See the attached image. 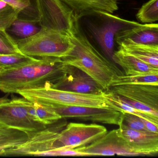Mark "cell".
I'll return each instance as SVG.
<instances>
[{
  "label": "cell",
  "instance_id": "6",
  "mask_svg": "<svg viewBox=\"0 0 158 158\" xmlns=\"http://www.w3.org/2000/svg\"><path fill=\"white\" fill-rule=\"evenodd\" d=\"M107 133L106 127L97 124L70 122L59 133L53 149H75L95 142Z\"/></svg>",
  "mask_w": 158,
  "mask_h": 158
},
{
  "label": "cell",
  "instance_id": "5",
  "mask_svg": "<svg viewBox=\"0 0 158 158\" xmlns=\"http://www.w3.org/2000/svg\"><path fill=\"white\" fill-rule=\"evenodd\" d=\"M109 90L145 114L158 127V87L138 84L112 85Z\"/></svg>",
  "mask_w": 158,
  "mask_h": 158
},
{
  "label": "cell",
  "instance_id": "28",
  "mask_svg": "<svg viewBox=\"0 0 158 158\" xmlns=\"http://www.w3.org/2000/svg\"><path fill=\"white\" fill-rule=\"evenodd\" d=\"M89 156L88 154L77 151L75 149H53L50 151L42 152L37 155V156Z\"/></svg>",
  "mask_w": 158,
  "mask_h": 158
},
{
  "label": "cell",
  "instance_id": "2",
  "mask_svg": "<svg viewBox=\"0 0 158 158\" xmlns=\"http://www.w3.org/2000/svg\"><path fill=\"white\" fill-rule=\"evenodd\" d=\"M69 66L62 58H35L19 67L0 70V91L6 93H16L18 91L44 86H51L64 79Z\"/></svg>",
  "mask_w": 158,
  "mask_h": 158
},
{
  "label": "cell",
  "instance_id": "26",
  "mask_svg": "<svg viewBox=\"0 0 158 158\" xmlns=\"http://www.w3.org/2000/svg\"><path fill=\"white\" fill-rule=\"evenodd\" d=\"M16 43L6 31L0 29V55L20 53Z\"/></svg>",
  "mask_w": 158,
  "mask_h": 158
},
{
  "label": "cell",
  "instance_id": "1",
  "mask_svg": "<svg viewBox=\"0 0 158 158\" xmlns=\"http://www.w3.org/2000/svg\"><path fill=\"white\" fill-rule=\"evenodd\" d=\"M66 34L75 48L68 56L62 59L66 65L75 67L89 75L104 91L110 89L117 77L124 75L114 62L106 58L93 46L76 16Z\"/></svg>",
  "mask_w": 158,
  "mask_h": 158
},
{
  "label": "cell",
  "instance_id": "30",
  "mask_svg": "<svg viewBox=\"0 0 158 158\" xmlns=\"http://www.w3.org/2000/svg\"><path fill=\"white\" fill-rule=\"evenodd\" d=\"M142 120L144 123L147 130L151 132L158 133V127L156 125H155L152 122L148 121L143 119H142Z\"/></svg>",
  "mask_w": 158,
  "mask_h": 158
},
{
  "label": "cell",
  "instance_id": "20",
  "mask_svg": "<svg viewBox=\"0 0 158 158\" xmlns=\"http://www.w3.org/2000/svg\"><path fill=\"white\" fill-rule=\"evenodd\" d=\"M29 133L23 131L6 128L0 125V156L25 143L29 137Z\"/></svg>",
  "mask_w": 158,
  "mask_h": 158
},
{
  "label": "cell",
  "instance_id": "4",
  "mask_svg": "<svg viewBox=\"0 0 158 158\" xmlns=\"http://www.w3.org/2000/svg\"><path fill=\"white\" fill-rule=\"evenodd\" d=\"M21 53L35 58H63L68 56L75 45L69 36L57 30L42 28L33 36L16 43Z\"/></svg>",
  "mask_w": 158,
  "mask_h": 158
},
{
  "label": "cell",
  "instance_id": "7",
  "mask_svg": "<svg viewBox=\"0 0 158 158\" xmlns=\"http://www.w3.org/2000/svg\"><path fill=\"white\" fill-rule=\"evenodd\" d=\"M98 15L104 19L103 22L99 25L90 23L89 29L106 55L112 61L117 34L124 30L139 26L141 23L123 19L107 12H102Z\"/></svg>",
  "mask_w": 158,
  "mask_h": 158
},
{
  "label": "cell",
  "instance_id": "31",
  "mask_svg": "<svg viewBox=\"0 0 158 158\" xmlns=\"http://www.w3.org/2000/svg\"><path fill=\"white\" fill-rule=\"evenodd\" d=\"M156 153H158V149L157 150L156 152Z\"/></svg>",
  "mask_w": 158,
  "mask_h": 158
},
{
  "label": "cell",
  "instance_id": "13",
  "mask_svg": "<svg viewBox=\"0 0 158 158\" xmlns=\"http://www.w3.org/2000/svg\"><path fill=\"white\" fill-rule=\"evenodd\" d=\"M115 42L119 45L158 46V23L141 24L117 34Z\"/></svg>",
  "mask_w": 158,
  "mask_h": 158
},
{
  "label": "cell",
  "instance_id": "10",
  "mask_svg": "<svg viewBox=\"0 0 158 158\" xmlns=\"http://www.w3.org/2000/svg\"><path fill=\"white\" fill-rule=\"evenodd\" d=\"M35 1L41 27L66 33L75 16L72 10L60 0Z\"/></svg>",
  "mask_w": 158,
  "mask_h": 158
},
{
  "label": "cell",
  "instance_id": "16",
  "mask_svg": "<svg viewBox=\"0 0 158 158\" xmlns=\"http://www.w3.org/2000/svg\"><path fill=\"white\" fill-rule=\"evenodd\" d=\"M80 19L86 16L99 15L102 12L113 14L118 10L115 0H60Z\"/></svg>",
  "mask_w": 158,
  "mask_h": 158
},
{
  "label": "cell",
  "instance_id": "32",
  "mask_svg": "<svg viewBox=\"0 0 158 158\" xmlns=\"http://www.w3.org/2000/svg\"><path fill=\"white\" fill-rule=\"evenodd\" d=\"M115 1H118V0H115Z\"/></svg>",
  "mask_w": 158,
  "mask_h": 158
},
{
  "label": "cell",
  "instance_id": "11",
  "mask_svg": "<svg viewBox=\"0 0 158 158\" xmlns=\"http://www.w3.org/2000/svg\"><path fill=\"white\" fill-rule=\"evenodd\" d=\"M46 106L53 109L62 118L77 119L118 126L123 119V113L113 109L83 106Z\"/></svg>",
  "mask_w": 158,
  "mask_h": 158
},
{
  "label": "cell",
  "instance_id": "22",
  "mask_svg": "<svg viewBox=\"0 0 158 158\" xmlns=\"http://www.w3.org/2000/svg\"><path fill=\"white\" fill-rule=\"evenodd\" d=\"M127 84L150 85L158 87V72L136 76H126L124 74L117 77L111 86Z\"/></svg>",
  "mask_w": 158,
  "mask_h": 158
},
{
  "label": "cell",
  "instance_id": "14",
  "mask_svg": "<svg viewBox=\"0 0 158 158\" xmlns=\"http://www.w3.org/2000/svg\"><path fill=\"white\" fill-rule=\"evenodd\" d=\"M52 87L80 93L100 94L104 92L89 75L71 66L66 76Z\"/></svg>",
  "mask_w": 158,
  "mask_h": 158
},
{
  "label": "cell",
  "instance_id": "8",
  "mask_svg": "<svg viewBox=\"0 0 158 158\" xmlns=\"http://www.w3.org/2000/svg\"><path fill=\"white\" fill-rule=\"evenodd\" d=\"M0 125L27 133L41 130L48 126L34 120L19 102V97L15 96L11 99L0 98Z\"/></svg>",
  "mask_w": 158,
  "mask_h": 158
},
{
  "label": "cell",
  "instance_id": "25",
  "mask_svg": "<svg viewBox=\"0 0 158 158\" xmlns=\"http://www.w3.org/2000/svg\"><path fill=\"white\" fill-rule=\"evenodd\" d=\"M35 57L23 54L0 55V68L11 69L19 67L31 62Z\"/></svg>",
  "mask_w": 158,
  "mask_h": 158
},
{
  "label": "cell",
  "instance_id": "24",
  "mask_svg": "<svg viewBox=\"0 0 158 158\" xmlns=\"http://www.w3.org/2000/svg\"><path fill=\"white\" fill-rule=\"evenodd\" d=\"M137 19L144 23L158 21V0H149L143 5L136 14Z\"/></svg>",
  "mask_w": 158,
  "mask_h": 158
},
{
  "label": "cell",
  "instance_id": "15",
  "mask_svg": "<svg viewBox=\"0 0 158 158\" xmlns=\"http://www.w3.org/2000/svg\"><path fill=\"white\" fill-rule=\"evenodd\" d=\"M118 130L137 156L156 153L158 149V133L132 130L123 124Z\"/></svg>",
  "mask_w": 158,
  "mask_h": 158
},
{
  "label": "cell",
  "instance_id": "3",
  "mask_svg": "<svg viewBox=\"0 0 158 158\" xmlns=\"http://www.w3.org/2000/svg\"><path fill=\"white\" fill-rule=\"evenodd\" d=\"M103 93L100 94L80 93L53 88L47 83L42 87L19 90L16 93L31 102L45 106H83L110 108Z\"/></svg>",
  "mask_w": 158,
  "mask_h": 158
},
{
  "label": "cell",
  "instance_id": "17",
  "mask_svg": "<svg viewBox=\"0 0 158 158\" xmlns=\"http://www.w3.org/2000/svg\"><path fill=\"white\" fill-rule=\"evenodd\" d=\"M112 61L123 69L126 76H136L158 72L157 69L153 67L119 48L114 52Z\"/></svg>",
  "mask_w": 158,
  "mask_h": 158
},
{
  "label": "cell",
  "instance_id": "18",
  "mask_svg": "<svg viewBox=\"0 0 158 158\" xmlns=\"http://www.w3.org/2000/svg\"><path fill=\"white\" fill-rule=\"evenodd\" d=\"M39 17L18 16L12 25L6 30L16 43L33 36L41 29Z\"/></svg>",
  "mask_w": 158,
  "mask_h": 158
},
{
  "label": "cell",
  "instance_id": "27",
  "mask_svg": "<svg viewBox=\"0 0 158 158\" xmlns=\"http://www.w3.org/2000/svg\"><path fill=\"white\" fill-rule=\"evenodd\" d=\"M122 124L135 130L147 131L142 119L133 114L124 112Z\"/></svg>",
  "mask_w": 158,
  "mask_h": 158
},
{
  "label": "cell",
  "instance_id": "23",
  "mask_svg": "<svg viewBox=\"0 0 158 158\" xmlns=\"http://www.w3.org/2000/svg\"><path fill=\"white\" fill-rule=\"evenodd\" d=\"M20 12L16 7L0 0V29H7L18 17Z\"/></svg>",
  "mask_w": 158,
  "mask_h": 158
},
{
  "label": "cell",
  "instance_id": "19",
  "mask_svg": "<svg viewBox=\"0 0 158 158\" xmlns=\"http://www.w3.org/2000/svg\"><path fill=\"white\" fill-rule=\"evenodd\" d=\"M29 115L35 121L45 125L57 122L62 119L61 116L49 107L36 102H32L24 97H19Z\"/></svg>",
  "mask_w": 158,
  "mask_h": 158
},
{
  "label": "cell",
  "instance_id": "21",
  "mask_svg": "<svg viewBox=\"0 0 158 158\" xmlns=\"http://www.w3.org/2000/svg\"><path fill=\"white\" fill-rule=\"evenodd\" d=\"M119 48L158 69V46L146 45H119Z\"/></svg>",
  "mask_w": 158,
  "mask_h": 158
},
{
  "label": "cell",
  "instance_id": "33",
  "mask_svg": "<svg viewBox=\"0 0 158 158\" xmlns=\"http://www.w3.org/2000/svg\"><path fill=\"white\" fill-rule=\"evenodd\" d=\"M1 69H2L0 68V70H1Z\"/></svg>",
  "mask_w": 158,
  "mask_h": 158
},
{
  "label": "cell",
  "instance_id": "9",
  "mask_svg": "<svg viewBox=\"0 0 158 158\" xmlns=\"http://www.w3.org/2000/svg\"><path fill=\"white\" fill-rule=\"evenodd\" d=\"M67 124L65 118H62L44 130L30 133L28 139L25 143L7 150L4 156H37L40 153L53 150V143Z\"/></svg>",
  "mask_w": 158,
  "mask_h": 158
},
{
  "label": "cell",
  "instance_id": "12",
  "mask_svg": "<svg viewBox=\"0 0 158 158\" xmlns=\"http://www.w3.org/2000/svg\"><path fill=\"white\" fill-rule=\"evenodd\" d=\"M90 156H137L118 129L107 133L92 143L75 148Z\"/></svg>",
  "mask_w": 158,
  "mask_h": 158
},
{
  "label": "cell",
  "instance_id": "29",
  "mask_svg": "<svg viewBox=\"0 0 158 158\" xmlns=\"http://www.w3.org/2000/svg\"><path fill=\"white\" fill-rule=\"evenodd\" d=\"M20 10V13H26L31 7V0H2Z\"/></svg>",
  "mask_w": 158,
  "mask_h": 158
}]
</instances>
